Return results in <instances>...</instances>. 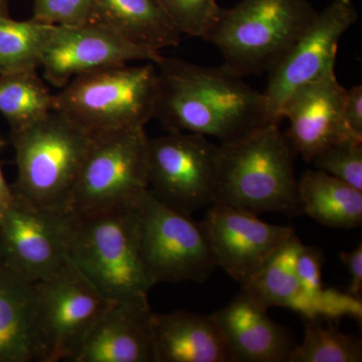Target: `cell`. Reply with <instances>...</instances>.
<instances>
[{
  "mask_svg": "<svg viewBox=\"0 0 362 362\" xmlns=\"http://www.w3.org/2000/svg\"><path fill=\"white\" fill-rule=\"evenodd\" d=\"M156 116L168 132L233 141L273 123L264 93L225 65L202 66L162 56Z\"/></svg>",
  "mask_w": 362,
  "mask_h": 362,
  "instance_id": "obj_1",
  "label": "cell"
},
{
  "mask_svg": "<svg viewBox=\"0 0 362 362\" xmlns=\"http://www.w3.org/2000/svg\"><path fill=\"white\" fill-rule=\"evenodd\" d=\"M296 151L280 124L269 123L221 143L214 202L258 216L303 214L295 175Z\"/></svg>",
  "mask_w": 362,
  "mask_h": 362,
  "instance_id": "obj_2",
  "label": "cell"
},
{
  "mask_svg": "<svg viewBox=\"0 0 362 362\" xmlns=\"http://www.w3.org/2000/svg\"><path fill=\"white\" fill-rule=\"evenodd\" d=\"M92 136L54 111L28 127L11 131L18 168L11 185L14 197L39 209L69 213Z\"/></svg>",
  "mask_w": 362,
  "mask_h": 362,
  "instance_id": "obj_3",
  "label": "cell"
},
{
  "mask_svg": "<svg viewBox=\"0 0 362 362\" xmlns=\"http://www.w3.org/2000/svg\"><path fill=\"white\" fill-rule=\"evenodd\" d=\"M70 258L109 301L148 303L139 206L74 216Z\"/></svg>",
  "mask_w": 362,
  "mask_h": 362,
  "instance_id": "obj_4",
  "label": "cell"
},
{
  "mask_svg": "<svg viewBox=\"0 0 362 362\" xmlns=\"http://www.w3.org/2000/svg\"><path fill=\"white\" fill-rule=\"evenodd\" d=\"M317 11L309 0H240L221 8L204 40L240 77L270 71L303 35Z\"/></svg>",
  "mask_w": 362,
  "mask_h": 362,
  "instance_id": "obj_5",
  "label": "cell"
},
{
  "mask_svg": "<svg viewBox=\"0 0 362 362\" xmlns=\"http://www.w3.org/2000/svg\"><path fill=\"white\" fill-rule=\"evenodd\" d=\"M154 63L112 66L74 78L54 95L52 111L92 133L144 128L156 116Z\"/></svg>",
  "mask_w": 362,
  "mask_h": 362,
  "instance_id": "obj_6",
  "label": "cell"
},
{
  "mask_svg": "<svg viewBox=\"0 0 362 362\" xmlns=\"http://www.w3.org/2000/svg\"><path fill=\"white\" fill-rule=\"evenodd\" d=\"M145 128L94 133L69 204L74 216L139 206L148 190Z\"/></svg>",
  "mask_w": 362,
  "mask_h": 362,
  "instance_id": "obj_7",
  "label": "cell"
},
{
  "mask_svg": "<svg viewBox=\"0 0 362 362\" xmlns=\"http://www.w3.org/2000/svg\"><path fill=\"white\" fill-rule=\"evenodd\" d=\"M145 273L158 283L206 282L218 268L204 223L166 206L149 190L139 204Z\"/></svg>",
  "mask_w": 362,
  "mask_h": 362,
  "instance_id": "obj_8",
  "label": "cell"
},
{
  "mask_svg": "<svg viewBox=\"0 0 362 362\" xmlns=\"http://www.w3.org/2000/svg\"><path fill=\"white\" fill-rule=\"evenodd\" d=\"M35 323L42 362L73 361L113 302L73 261L35 283Z\"/></svg>",
  "mask_w": 362,
  "mask_h": 362,
  "instance_id": "obj_9",
  "label": "cell"
},
{
  "mask_svg": "<svg viewBox=\"0 0 362 362\" xmlns=\"http://www.w3.org/2000/svg\"><path fill=\"white\" fill-rule=\"evenodd\" d=\"M220 146L206 136L168 132L148 143V190L166 206L192 216L216 194Z\"/></svg>",
  "mask_w": 362,
  "mask_h": 362,
  "instance_id": "obj_10",
  "label": "cell"
},
{
  "mask_svg": "<svg viewBox=\"0 0 362 362\" xmlns=\"http://www.w3.org/2000/svg\"><path fill=\"white\" fill-rule=\"evenodd\" d=\"M74 216L16 199L0 214V259L37 283L70 261Z\"/></svg>",
  "mask_w": 362,
  "mask_h": 362,
  "instance_id": "obj_11",
  "label": "cell"
},
{
  "mask_svg": "<svg viewBox=\"0 0 362 362\" xmlns=\"http://www.w3.org/2000/svg\"><path fill=\"white\" fill-rule=\"evenodd\" d=\"M357 20L352 0H332L316 13L303 35L269 71L264 95L272 122L282 121L281 111L295 90L334 71L339 40Z\"/></svg>",
  "mask_w": 362,
  "mask_h": 362,
  "instance_id": "obj_12",
  "label": "cell"
},
{
  "mask_svg": "<svg viewBox=\"0 0 362 362\" xmlns=\"http://www.w3.org/2000/svg\"><path fill=\"white\" fill-rule=\"evenodd\" d=\"M160 52L141 47L97 23L56 25L40 61L45 80L65 87L83 74L136 61L156 64Z\"/></svg>",
  "mask_w": 362,
  "mask_h": 362,
  "instance_id": "obj_13",
  "label": "cell"
},
{
  "mask_svg": "<svg viewBox=\"0 0 362 362\" xmlns=\"http://www.w3.org/2000/svg\"><path fill=\"white\" fill-rule=\"evenodd\" d=\"M202 223L218 268L223 269L240 287L296 233L292 226L271 225L256 214L221 202L209 206Z\"/></svg>",
  "mask_w": 362,
  "mask_h": 362,
  "instance_id": "obj_14",
  "label": "cell"
},
{
  "mask_svg": "<svg viewBox=\"0 0 362 362\" xmlns=\"http://www.w3.org/2000/svg\"><path fill=\"white\" fill-rule=\"evenodd\" d=\"M345 95L334 71L298 88L285 102L281 111V119L289 121L285 134L304 160L312 162L335 143L354 138L343 117Z\"/></svg>",
  "mask_w": 362,
  "mask_h": 362,
  "instance_id": "obj_15",
  "label": "cell"
},
{
  "mask_svg": "<svg viewBox=\"0 0 362 362\" xmlns=\"http://www.w3.org/2000/svg\"><path fill=\"white\" fill-rule=\"evenodd\" d=\"M149 303H112L74 362H157Z\"/></svg>",
  "mask_w": 362,
  "mask_h": 362,
  "instance_id": "obj_16",
  "label": "cell"
},
{
  "mask_svg": "<svg viewBox=\"0 0 362 362\" xmlns=\"http://www.w3.org/2000/svg\"><path fill=\"white\" fill-rule=\"evenodd\" d=\"M213 316L225 334L232 362H288L297 344L291 331L272 320L244 290Z\"/></svg>",
  "mask_w": 362,
  "mask_h": 362,
  "instance_id": "obj_17",
  "label": "cell"
},
{
  "mask_svg": "<svg viewBox=\"0 0 362 362\" xmlns=\"http://www.w3.org/2000/svg\"><path fill=\"white\" fill-rule=\"evenodd\" d=\"M157 362H232L225 334L213 315L187 310L153 316Z\"/></svg>",
  "mask_w": 362,
  "mask_h": 362,
  "instance_id": "obj_18",
  "label": "cell"
},
{
  "mask_svg": "<svg viewBox=\"0 0 362 362\" xmlns=\"http://www.w3.org/2000/svg\"><path fill=\"white\" fill-rule=\"evenodd\" d=\"M42 362L35 283L0 259V362Z\"/></svg>",
  "mask_w": 362,
  "mask_h": 362,
  "instance_id": "obj_19",
  "label": "cell"
},
{
  "mask_svg": "<svg viewBox=\"0 0 362 362\" xmlns=\"http://www.w3.org/2000/svg\"><path fill=\"white\" fill-rule=\"evenodd\" d=\"M89 23L158 52L177 47L182 37L158 0H94Z\"/></svg>",
  "mask_w": 362,
  "mask_h": 362,
  "instance_id": "obj_20",
  "label": "cell"
},
{
  "mask_svg": "<svg viewBox=\"0 0 362 362\" xmlns=\"http://www.w3.org/2000/svg\"><path fill=\"white\" fill-rule=\"evenodd\" d=\"M303 246L294 233L258 273L242 286V290L267 310L271 307H283L297 312L303 319H315L297 274L298 255Z\"/></svg>",
  "mask_w": 362,
  "mask_h": 362,
  "instance_id": "obj_21",
  "label": "cell"
},
{
  "mask_svg": "<svg viewBox=\"0 0 362 362\" xmlns=\"http://www.w3.org/2000/svg\"><path fill=\"white\" fill-rule=\"evenodd\" d=\"M303 214L321 225L352 230L362 223V192L323 171H305L298 180Z\"/></svg>",
  "mask_w": 362,
  "mask_h": 362,
  "instance_id": "obj_22",
  "label": "cell"
},
{
  "mask_svg": "<svg viewBox=\"0 0 362 362\" xmlns=\"http://www.w3.org/2000/svg\"><path fill=\"white\" fill-rule=\"evenodd\" d=\"M54 95L37 71L0 75V114L11 131L23 129L52 111Z\"/></svg>",
  "mask_w": 362,
  "mask_h": 362,
  "instance_id": "obj_23",
  "label": "cell"
},
{
  "mask_svg": "<svg viewBox=\"0 0 362 362\" xmlns=\"http://www.w3.org/2000/svg\"><path fill=\"white\" fill-rule=\"evenodd\" d=\"M54 26L33 18H0V75L37 71Z\"/></svg>",
  "mask_w": 362,
  "mask_h": 362,
  "instance_id": "obj_24",
  "label": "cell"
},
{
  "mask_svg": "<svg viewBox=\"0 0 362 362\" xmlns=\"http://www.w3.org/2000/svg\"><path fill=\"white\" fill-rule=\"evenodd\" d=\"M301 344L295 345L288 362H361L362 341L356 335L325 327L321 319H303Z\"/></svg>",
  "mask_w": 362,
  "mask_h": 362,
  "instance_id": "obj_25",
  "label": "cell"
},
{
  "mask_svg": "<svg viewBox=\"0 0 362 362\" xmlns=\"http://www.w3.org/2000/svg\"><path fill=\"white\" fill-rule=\"evenodd\" d=\"M182 35L204 40L221 11L218 0H158Z\"/></svg>",
  "mask_w": 362,
  "mask_h": 362,
  "instance_id": "obj_26",
  "label": "cell"
},
{
  "mask_svg": "<svg viewBox=\"0 0 362 362\" xmlns=\"http://www.w3.org/2000/svg\"><path fill=\"white\" fill-rule=\"evenodd\" d=\"M312 162L318 170L362 192V140L343 139L324 150Z\"/></svg>",
  "mask_w": 362,
  "mask_h": 362,
  "instance_id": "obj_27",
  "label": "cell"
},
{
  "mask_svg": "<svg viewBox=\"0 0 362 362\" xmlns=\"http://www.w3.org/2000/svg\"><path fill=\"white\" fill-rule=\"evenodd\" d=\"M94 0H35L33 20L52 25H85Z\"/></svg>",
  "mask_w": 362,
  "mask_h": 362,
  "instance_id": "obj_28",
  "label": "cell"
},
{
  "mask_svg": "<svg viewBox=\"0 0 362 362\" xmlns=\"http://www.w3.org/2000/svg\"><path fill=\"white\" fill-rule=\"evenodd\" d=\"M313 311L316 319L329 321L330 323L344 317H350L361 322L362 300L349 292L323 288L314 300Z\"/></svg>",
  "mask_w": 362,
  "mask_h": 362,
  "instance_id": "obj_29",
  "label": "cell"
},
{
  "mask_svg": "<svg viewBox=\"0 0 362 362\" xmlns=\"http://www.w3.org/2000/svg\"><path fill=\"white\" fill-rule=\"evenodd\" d=\"M324 261L325 259H324L322 251L316 247L303 246L298 255V277L301 283L305 296L310 301L312 310H313L314 300L323 289L321 272H322Z\"/></svg>",
  "mask_w": 362,
  "mask_h": 362,
  "instance_id": "obj_30",
  "label": "cell"
},
{
  "mask_svg": "<svg viewBox=\"0 0 362 362\" xmlns=\"http://www.w3.org/2000/svg\"><path fill=\"white\" fill-rule=\"evenodd\" d=\"M343 117L347 130L352 137L362 140V86L346 89Z\"/></svg>",
  "mask_w": 362,
  "mask_h": 362,
  "instance_id": "obj_31",
  "label": "cell"
},
{
  "mask_svg": "<svg viewBox=\"0 0 362 362\" xmlns=\"http://www.w3.org/2000/svg\"><path fill=\"white\" fill-rule=\"evenodd\" d=\"M340 259L349 272L350 282L346 292L361 298L362 292V244L350 252H340Z\"/></svg>",
  "mask_w": 362,
  "mask_h": 362,
  "instance_id": "obj_32",
  "label": "cell"
},
{
  "mask_svg": "<svg viewBox=\"0 0 362 362\" xmlns=\"http://www.w3.org/2000/svg\"><path fill=\"white\" fill-rule=\"evenodd\" d=\"M6 141L4 138H0V151L6 146ZM13 201V192L11 185L6 182L2 171L1 162H0V214L6 209Z\"/></svg>",
  "mask_w": 362,
  "mask_h": 362,
  "instance_id": "obj_33",
  "label": "cell"
},
{
  "mask_svg": "<svg viewBox=\"0 0 362 362\" xmlns=\"http://www.w3.org/2000/svg\"><path fill=\"white\" fill-rule=\"evenodd\" d=\"M9 16L8 0H0V18Z\"/></svg>",
  "mask_w": 362,
  "mask_h": 362,
  "instance_id": "obj_34",
  "label": "cell"
}]
</instances>
